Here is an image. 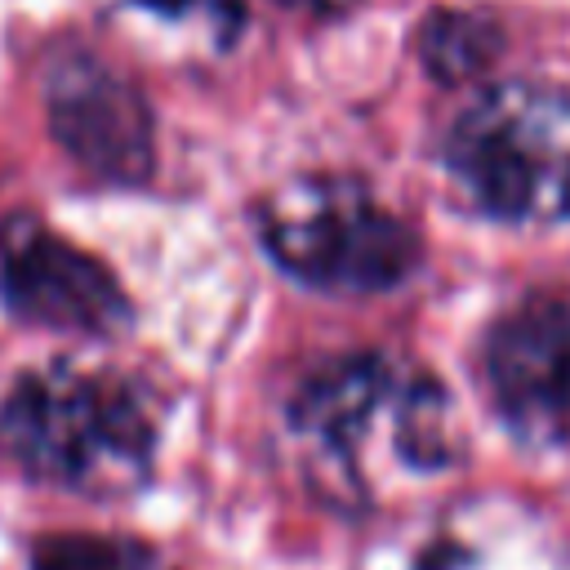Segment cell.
<instances>
[{"mask_svg":"<svg viewBox=\"0 0 570 570\" xmlns=\"http://www.w3.org/2000/svg\"><path fill=\"white\" fill-rule=\"evenodd\" d=\"M410 570H512L499 552H490L481 539H468V534H436Z\"/></svg>","mask_w":570,"mask_h":570,"instance_id":"10","label":"cell"},{"mask_svg":"<svg viewBox=\"0 0 570 570\" xmlns=\"http://www.w3.org/2000/svg\"><path fill=\"white\" fill-rule=\"evenodd\" d=\"M31 570H165V561L134 539L53 534V539L36 543Z\"/></svg>","mask_w":570,"mask_h":570,"instance_id":"9","label":"cell"},{"mask_svg":"<svg viewBox=\"0 0 570 570\" xmlns=\"http://www.w3.org/2000/svg\"><path fill=\"white\" fill-rule=\"evenodd\" d=\"M445 165L494 218H570V94L548 85L481 94L445 138Z\"/></svg>","mask_w":570,"mask_h":570,"instance_id":"3","label":"cell"},{"mask_svg":"<svg viewBox=\"0 0 570 570\" xmlns=\"http://www.w3.org/2000/svg\"><path fill=\"white\" fill-rule=\"evenodd\" d=\"M267 254L316 289H392L419 263L414 227L365 183L312 174L276 187L258 209Z\"/></svg>","mask_w":570,"mask_h":570,"instance_id":"4","label":"cell"},{"mask_svg":"<svg viewBox=\"0 0 570 570\" xmlns=\"http://www.w3.org/2000/svg\"><path fill=\"white\" fill-rule=\"evenodd\" d=\"M0 450L36 481L102 499L147 481L156 419L125 379L49 365L18 379L4 396Z\"/></svg>","mask_w":570,"mask_h":570,"instance_id":"2","label":"cell"},{"mask_svg":"<svg viewBox=\"0 0 570 570\" xmlns=\"http://www.w3.org/2000/svg\"><path fill=\"white\" fill-rule=\"evenodd\" d=\"M485 383L521 441H570V294H539L485 338Z\"/></svg>","mask_w":570,"mask_h":570,"instance_id":"6","label":"cell"},{"mask_svg":"<svg viewBox=\"0 0 570 570\" xmlns=\"http://www.w3.org/2000/svg\"><path fill=\"white\" fill-rule=\"evenodd\" d=\"M285 4H307V9H334V4H343V0H285Z\"/></svg>","mask_w":570,"mask_h":570,"instance_id":"12","label":"cell"},{"mask_svg":"<svg viewBox=\"0 0 570 570\" xmlns=\"http://www.w3.org/2000/svg\"><path fill=\"white\" fill-rule=\"evenodd\" d=\"M134 4H142L151 13H165V18H183V13H196V9H209V4L227 13V0H134Z\"/></svg>","mask_w":570,"mask_h":570,"instance_id":"11","label":"cell"},{"mask_svg":"<svg viewBox=\"0 0 570 570\" xmlns=\"http://www.w3.org/2000/svg\"><path fill=\"white\" fill-rule=\"evenodd\" d=\"M289 432L307 476L338 508H370L401 476H432L459 463V423L445 387L387 352L316 365L289 401Z\"/></svg>","mask_w":570,"mask_h":570,"instance_id":"1","label":"cell"},{"mask_svg":"<svg viewBox=\"0 0 570 570\" xmlns=\"http://www.w3.org/2000/svg\"><path fill=\"white\" fill-rule=\"evenodd\" d=\"M58 142L98 178L138 183L151 169V116L129 80L89 49H58L45 76Z\"/></svg>","mask_w":570,"mask_h":570,"instance_id":"7","label":"cell"},{"mask_svg":"<svg viewBox=\"0 0 570 570\" xmlns=\"http://www.w3.org/2000/svg\"><path fill=\"white\" fill-rule=\"evenodd\" d=\"M503 49V31L472 9H441L419 31V58L436 80H472Z\"/></svg>","mask_w":570,"mask_h":570,"instance_id":"8","label":"cell"},{"mask_svg":"<svg viewBox=\"0 0 570 570\" xmlns=\"http://www.w3.org/2000/svg\"><path fill=\"white\" fill-rule=\"evenodd\" d=\"M0 294L22 321L53 330L116 334L129 325V298L116 276L36 214H9L0 223Z\"/></svg>","mask_w":570,"mask_h":570,"instance_id":"5","label":"cell"}]
</instances>
